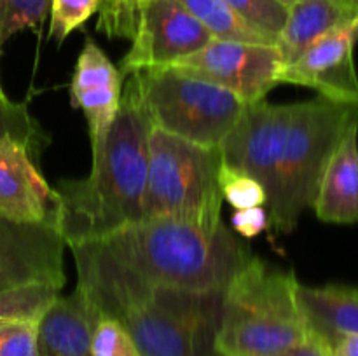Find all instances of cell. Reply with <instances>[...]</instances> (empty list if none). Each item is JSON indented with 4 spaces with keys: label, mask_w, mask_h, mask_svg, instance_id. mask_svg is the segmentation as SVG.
<instances>
[{
    "label": "cell",
    "mask_w": 358,
    "mask_h": 356,
    "mask_svg": "<svg viewBox=\"0 0 358 356\" xmlns=\"http://www.w3.org/2000/svg\"><path fill=\"white\" fill-rule=\"evenodd\" d=\"M150 124L203 147L219 149L245 103L231 91L173 66L131 73Z\"/></svg>",
    "instance_id": "7"
},
{
    "label": "cell",
    "mask_w": 358,
    "mask_h": 356,
    "mask_svg": "<svg viewBox=\"0 0 358 356\" xmlns=\"http://www.w3.org/2000/svg\"><path fill=\"white\" fill-rule=\"evenodd\" d=\"M51 0H0V44L27 28L41 27Z\"/></svg>",
    "instance_id": "23"
},
{
    "label": "cell",
    "mask_w": 358,
    "mask_h": 356,
    "mask_svg": "<svg viewBox=\"0 0 358 356\" xmlns=\"http://www.w3.org/2000/svg\"><path fill=\"white\" fill-rule=\"evenodd\" d=\"M219 188L222 199H226L236 209L268 205V195L257 180L224 163H220L219 168Z\"/></svg>",
    "instance_id": "24"
},
{
    "label": "cell",
    "mask_w": 358,
    "mask_h": 356,
    "mask_svg": "<svg viewBox=\"0 0 358 356\" xmlns=\"http://www.w3.org/2000/svg\"><path fill=\"white\" fill-rule=\"evenodd\" d=\"M98 316L79 292L59 295L37 327L38 356H93Z\"/></svg>",
    "instance_id": "16"
},
{
    "label": "cell",
    "mask_w": 358,
    "mask_h": 356,
    "mask_svg": "<svg viewBox=\"0 0 358 356\" xmlns=\"http://www.w3.org/2000/svg\"><path fill=\"white\" fill-rule=\"evenodd\" d=\"M58 286L28 283L0 292V320L38 325L59 297Z\"/></svg>",
    "instance_id": "20"
},
{
    "label": "cell",
    "mask_w": 358,
    "mask_h": 356,
    "mask_svg": "<svg viewBox=\"0 0 358 356\" xmlns=\"http://www.w3.org/2000/svg\"><path fill=\"white\" fill-rule=\"evenodd\" d=\"M269 356H331V348H329L327 342L322 341L318 335L308 332L306 339L301 341L299 344Z\"/></svg>",
    "instance_id": "29"
},
{
    "label": "cell",
    "mask_w": 358,
    "mask_h": 356,
    "mask_svg": "<svg viewBox=\"0 0 358 356\" xmlns=\"http://www.w3.org/2000/svg\"><path fill=\"white\" fill-rule=\"evenodd\" d=\"M355 20L338 0H299L289 7L287 21L275 45L283 66H289L325 34Z\"/></svg>",
    "instance_id": "18"
},
{
    "label": "cell",
    "mask_w": 358,
    "mask_h": 356,
    "mask_svg": "<svg viewBox=\"0 0 358 356\" xmlns=\"http://www.w3.org/2000/svg\"><path fill=\"white\" fill-rule=\"evenodd\" d=\"M353 23H355L357 27H358V14H357V16H355V20H353Z\"/></svg>",
    "instance_id": "34"
},
{
    "label": "cell",
    "mask_w": 358,
    "mask_h": 356,
    "mask_svg": "<svg viewBox=\"0 0 358 356\" xmlns=\"http://www.w3.org/2000/svg\"><path fill=\"white\" fill-rule=\"evenodd\" d=\"M276 2H280L283 7H287V9H289V7H292L294 3H297L299 0H276Z\"/></svg>",
    "instance_id": "33"
},
{
    "label": "cell",
    "mask_w": 358,
    "mask_h": 356,
    "mask_svg": "<svg viewBox=\"0 0 358 356\" xmlns=\"http://www.w3.org/2000/svg\"><path fill=\"white\" fill-rule=\"evenodd\" d=\"M296 300L308 332L331 344L336 337L358 334V288L350 285H296Z\"/></svg>",
    "instance_id": "17"
},
{
    "label": "cell",
    "mask_w": 358,
    "mask_h": 356,
    "mask_svg": "<svg viewBox=\"0 0 358 356\" xmlns=\"http://www.w3.org/2000/svg\"><path fill=\"white\" fill-rule=\"evenodd\" d=\"M334 356H358V334L339 335L329 344Z\"/></svg>",
    "instance_id": "30"
},
{
    "label": "cell",
    "mask_w": 358,
    "mask_h": 356,
    "mask_svg": "<svg viewBox=\"0 0 358 356\" xmlns=\"http://www.w3.org/2000/svg\"><path fill=\"white\" fill-rule=\"evenodd\" d=\"M171 66L217 84L248 105L264 100L266 94L278 86L283 61L275 44L213 38L205 47Z\"/></svg>",
    "instance_id": "10"
},
{
    "label": "cell",
    "mask_w": 358,
    "mask_h": 356,
    "mask_svg": "<svg viewBox=\"0 0 358 356\" xmlns=\"http://www.w3.org/2000/svg\"><path fill=\"white\" fill-rule=\"evenodd\" d=\"M357 122V105L331 98L317 96L290 105L280 195L276 205L268 209L269 225L276 232H292L304 209L313 206L332 154Z\"/></svg>",
    "instance_id": "6"
},
{
    "label": "cell",
    "mask_w": 358,
    "mask_h": 356,
    "mask_svg": "<svg viewBox=\"0 0 358 356\" xmlns=\"http://www.w3.org/2000/svg\"><path fill=\"white\" fill-rule=\"evenodd\" d=\"M358 27L353 21L334 28L306 49L292 65L283 66L280 84L315 89L318 96L358 107V75L353 51Z\"/></svg>",
    "instance_id": "12"
},
{
    "label": "cell",
    "mask_w": 358,
    "mask_h": 356,
    "mask_svg": "<svg viewBox=\"0 0 358 356\" xmlns=\"http://www.w3.org/2000/svg\"><path fill=\"white\" fill-rule=\"evenodd\" d=\"M30 150L0 140V216L16 223H55L59 198Z\"/></svg>",
    "instance_id": "14"
},
{
    "label": "cell",
    "mask_w": 358,
    "mask_h": 356,
    "mask_svg": "<svg viewBox=\"0 0 358 356\" xmlns=\"http://www.w3.org/2000/svg\"><path fill=\"white\" fill-rule=\"evenodd\" d=\"M180 2L213 35V38L275 44L271 38L245 23L224 0H180Z\"/></svg>",
    "instance_id": "19"
},
{
    "label": "cell",
    "mask_w": 358,
    "mask_h": 356,
    "mask_svg": "<svg viewBox=\"0 0 358 356\" xmlns=\"http://www.w3.org/2000/svg\"><path fill=\"white\" fill-rule=\"evenodd\" d=\"M122 86L124 79L117 66L93 38H86L73 68L70 101L86 117L93 156L103 147L108 129L117 115Z\"/></svg>",
    "instance_id": "13"
},
{
    "label": "cell",
    "mask_w": 358,
    "mask_h": 356,
    "mask_svg": "<svg viewBox=\"0 0 358 356\" xmlns=\"http://www.w3.org/2000/svg\"><path fill=\"white\" fill-rule=\"evenodd\" d=\"M94 243L147 285L205 295L222 293L252 257L226 225L206 230L168 218H143Z\"/></svg>",
    "instance_id": "3"
},
{
    "label": "cell",
    "mask_w": 358,
    "mask_h": 356,
    "mask_svg": "<svg viewBox=\"0 0 358 356\" xmlns=\"http://www.w3.org/2000/svg\"><path fill=\"white\" fill-rule=\"evenodd\" d=\"M66 243L55 223H16L0 216V292L28 283H66Z\"/></svg>",
    "instance_id": "11"
},
{
    "label": "cell",
    "mask_w": 358,
    "mask_h": 356,
    "mask_svg": "<svg viewBox=\"0 0 358 356\" xmlns=\"http://www.w3.org/2000/svg\"><path fill=\"white\" fill-rule=\"evenodd\" d=\"M0 140L21 143L30 150L35 159H38L42 150L51 143L48 133L42 129L37 119L31 117L27 107L21 103L0 107Z\"/></svg>",
    "instance_id": "21"
},
{
    "label": "cell",
    "mask_w": 358,
    "mask_h": 356,
    "mask_svg": "<svg viewBox=\"0 0 358 356\" xmlns=\"http://www.w3.org/2000/svg\"><path fill=\"white\" fill-rule=\"evenodd\" d=\"M289 115L290 105H273L266 100L248 103L219 147L224 164L262 185L268 209L276 205L280 195Z\"/></svg>",
    "instance_id": "9"
},
{
    "label": "cell",
    "mask_w": 358,
    "mask_h": 356,
    "mask_svg": "<svg viewBox=\"0 0 358 356\" xmlns=\"http://www.w3.org/2000/svg\"><path fill=\"white\" fill-rule=\"evenodd\" d=\"M0 49H2V44H0Z\"/></svg>",
    "instance_id": "35"
},
{
    "label": "cell",
    "mask_w": 358,
    "mask_h": 356,
    "mask_svg": "<svg viewBox=\"0 0 358 356\" xmlns=\"http://www.w3.org/2000/svg\"><path fill=\"white\" fill-rule=\"evenodd\" d=\"M91 353L93 356H140L124 327L119 321L105 316L98 318L94 325Z\"/></svg>",
    "instance_id": "26"
},
{
    "label": "cell",
    "mask_w": 358,
    "mask_h": 356,
    "mask_svg": "<svg viewBox=\"0 0 358 356\" xmlns=\"http://www.w3.org/2000/svg\"><path fill=\"white\" fill-rule=\"evenodd\" d=\"M331 356H334V355H332V353H331Z\"/></svg>",
    "instance_id": "36"
},
{
    "label": "cell",
    "mask_w": 358,
    "mask_h": 356,
    "mask_svg": "<svg viewBox=\"0 0 358 356\" xmlns=\"http://www.w3.org/2000/svg\"><path fill=\"white\" fill-rule=\"evenodd\" d=\"M101 0H51L49 38L62 44L73 30L83 27L98 9Z\"/></svg>",
    "instance_id": "25"
},
{
    "label": "cell",
    "mask_w": 358,
    "mask_h": 356,
    "mask_svg": "<svg viewBox=\"0 0 358 356\" xmlns=\"http://www.w3.org/2000/svg\"><path fill=\"white\" fill-rule=\"evenodd\" d=\"M297 279L252 255L222 292L213 349L217 356H269L308 335L296 300Z\"/></svg>",
    "instance_id": "4"
},
{
    "label": "cell",
    "mask_w": 358,
    "mask_h": 356,
    "mask_svg": "<svg viewBox=\"0 0 358 356\" xmlns=\"http://www.w3.org/2000/svg\"><path fill=\"white\" fill-rule=\"evenodd\" d=\"M77 292L98 318L119 321L140 356H203L213 346L222 293L152 286L112 260L94 241L69 244Z\"/></svg>",
    "instance_id": "1"
},
{
    "label": "cell",
    "mask_w": 358,
    "mask_h": 356,
    "mask_svg": "<svg viewBox=\"0 0 358 356\" xmlns=\"http://www.w3.org/2000/svg\"><path fill=\"white\" fill-rule=\"evenodd\" d=\"M98 30L131 40L119 63L122 79L140 70L171 66L213 40L180 0H101Z\"/></svg>",
    "instance_id": "8"
},
{
    "label": "cell",
    "mask_w": 358,
    "mask_h": 356,
    "mask_svg": "<svg viewBox=\"0 0 358 356\" xmlns=\"http://www.w3.org/2000/svg\"><path fill=\"white\" fill-rule=\"evenodd\" d=\"M14 101L9 100V96L6 94V91H3L2 87V82H0V107H10Z\"/></svg>",
    "instance_id": "32"
},
{
    "label": "cell",
    "mask_w": 358,
    "mask_h": 356,
    "mask_svg": "<svg viewBox=\"0 0 358 356\" xmlns=\"http://www.w3.org/2000/svg\"><path fill=\"white\" fill-rule=\"evenodd\" d=\"M234 230L243 237H255L269 227V216L264 206H255V208L236 209V213L231 218Z\"/></svg>",
    "instance_id": "28"
},
{
    "label": "cell",
    "mask_w": 358,
    "mask_h": 356,
    "mask_svg": "<svg viewBox=\"0 0 358 356\" xmlns=\"http://www.w3.org/2000/svg\"><path fill=\"white\" fill-rule=\"evenodd\" d=\"M311 208L322 222L358 223V122L332 154Z\"/></svg>",
    "instance_id": "15"
},
{
    "label": "cell",
    "mask_w": 358,
    "mask_h": 356,
    "mask_svg": "<svg viewBox=\"0 0 358 356\" xmlns=\"http://www.w3.org/2000/svg\"><path fill=\"white\" fill-rule=\"evenodd\" d=\"M338 2L341 3L343 7H346L353 16H357L358 14V0H338Z\"/></svg>",
    "instance_id": "31"
},
{
    "label": "cell",
    "mask_w": 358,
    "mask_h": 356,
    "mask_svg": "<svg viewBox=\"0 0 358 356\" xmlns=\"http://www.w3.org/2000/svg\"><path fill=\"white\" fill-rule=\"evenodd\" d=\"M245 23L276 40L287 21L289 9L276 0H224Z\"/></svg>",
    "instance_id": "22"
},
{
    "label": "cell",
    "mask_w": 358,
    "mask_h": 356,
    "mask_svg": "<svg viewBox=\"0 0 358 356\" xmlns=\"http://www.w3.org/2000/svg\"><path fill=\"white\" fill-rule=\"evenodd\" d=\"M217 147H203L150 126L143 218H168L217 230L222 194Z\"/></svg>",
    "instance_id": "5"
},
{
    "label": "cell",
    "mask_w": 358,
    "mask_h": 356,
    "mask_svg": "<svg viewBox=\"0 0 358 356\" xmlns=\"http://www.w3.org/2000/svg\"><path fill=\"white\" fill-rule=\"evenodd\" d=\"M37 327L0 320V356H38Z\"/></svg>",
    "instance_id": "27"
},
{
    "label": "cell",
    "mask_w": 358,
    "mask_h": 356,
    "mask_svg": "<svg viewBox=\"0 0 358 356\" xmlns=\"http://www.w3.org/2000/svg\"><path fill=\"white\" fill-rule=\"evenodd\" d=\"M150 126L135 79L126 77L117 115L93 156L90 175L56 187V227L66 246L101 239L143 220Z\"/></svg>",
    "instance_id": "2"
}]
</instances>
